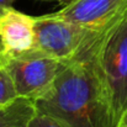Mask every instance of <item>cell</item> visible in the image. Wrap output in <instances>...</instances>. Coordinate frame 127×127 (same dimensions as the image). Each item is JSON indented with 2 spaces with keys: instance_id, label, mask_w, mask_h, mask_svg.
Returning a JSON list of instances; mask_svg holds the SVG:
<instances>
[{
  "instance_id": "cell-1",
  "label": "cell",
  "mask_w": 127,
  "mask_h": 127,
  "mask_svg": "<svg viewBox=\"0 0 127 127\" xmlns=\"http://www.w3.org/2000/svg\"><path fill=\"white\" fill-rule=\"evenodd\" d=\"M89 47L64 63L52 89L35 102L36 109L67 127H116Z\"/></svg>"
},
{
  "instance_id": "cell-2",
  "label": "cell",
  "mask_w": 127,
  "mask_h": 127,
  "mask_svg": "<svg viewBox=\"0 0 127 127\" xmlns=\"http://www.w3.org/2000/svg\"><path fill=\"white\" fill-rule=\"evenodd\" d=\"M88 53L117 126L127 110V4L96 32Z\"/></svg>"
},
{
  "instance_id": "cell-3",
  "label": "cell",
  "mask_w": 127,
  "mask_h": 127,
  "mask_svg": "<svg viewBox=\"0 0 127 127\" xmlns=\"http://www.w3.org/2000/svg\"><path fill=\"white\" fill-rule=\"evenodd\" d=\"M0 63L10 74L19 97L36 102L52 89L65 62L32 48L21 53L0 49Z\"/></svg>"
},
{
  "instance_id": "cell-4",
  "label": "cell",
  "mask_w": 127,
  "mask_h": 127,
  "mask_svg": "<svg viewBox=\"0 0 127 127\" xmlns=\"http://www.w3.org/2000/svg\"><path fill=\"white\" fill-rule=\"evenodd\" d=\"M95 35L96 32L64 20L54 12L36 16L33 48L59 61L68 62L80 56Z\"/></svg>"
},
{
  "instance_id": "cell-5",
  "label": "cell",
  "mask_w": 127,
  "mask_h": 127,
  "mask_svg": "<svg viewBox=\"0 0 127 127\" xmlns=\"http://www.w3.org/2000/svg\"><path fill=\"white\" fill-rule=\"evenodd\" d=\"M127 4V0H70L54 14L80 27L97 32Z\"/></svg>"
},
{
  "instance_id": "cell-6",
  "label": "cell",
  "mask_w": 127,
  "mask_h": 127,
  "mask_svg": "<svg viewBox=\"0 0 127 127\" xmlns=\"http://www.w3.org/2000/svg\"><path fill=\"white\" fill-rule=\"evenodd\" d=\"M35 16L17 11L12 6L0 12V49L21 53L35 47Z\"/></svg>"
},
{
  "instance_id": "cell-7",
  "label": "cell",
  "mask_w": 127,
  "mask_h": 127,
  "mask_svg": "<svg viewBox=\"0 0 127 127\" xmlns=\"http://www.w3.org/2000/svg\"><path fill=\"white\" fill-rule=\"evenodd\" d=\"M36 112L33 101L19 97L12 104L0 107V127H29Z\"/></svg>"
},
{
  "instance_id": "cell-8",
  "label": "cell",
  "mask_w": 127,
  "mask_h": 127,
  "mask_svg": "<svg viewBox=\"0 0 127 127\" xmlns=\"http://www.w3.org/2000/svg\"><path fill=\"white\" fill-rule=\"evenodd\" d=\"M19 99L16 88L14 82L7 73V70L4 68V65L0 63V107L7 106L16 101Z\"/></svg>"
},
{
  "instance_id": "cell-9",
  "label": "cell",
  "mask_w": 127,
  "mask_h": 127,
  "mask_svg": "<svg viewBox=\"0 0 127 127\" xmlns=\"http://www.w3.org/2000/svg\"><path fill=\"white\" fill-rule=\"evenodd\" d=\"M29 127H67V126L63 125L62 122H59L58 120H56L54 117L37 111L36 115L33 116V119L31 120Z\"/></svg>"
},
{
  "instance_id": "cell-10",
  "label": "cell",
  "mask_w": 127,
  "mask_h": 127,
  "mask_svg": "<svg viewBox=\"0 0 127 127\" xmlns=\"http://www.w3.org/2000/svg\"><path fill=\"white\" fill-rule=\"evenodd\" d=\"M14 1H15V0H0V12H1L2 10H5V9L12 6Z\"/></svg>"
},
{
  "instance_id": "cell-11",
  "label": "cell",
  "mask_w": 127,
  "mask_h": 127,
  "mask_svg": "<svg viewBox=\"0 0 127 127\" xmlns=\"http://www.w3.org/2000/svg\"><path fill=\"white\" fill-rule=\"evenodd\" d=\"M116 127H127V110L122 114V116L120 117V120H119Z\"/></svg>"
},
{
  "instance_id": "cell-12",
  "label": "cell",
  "mask_w": 127,
  "mask_h": 127,
  "mask_svg": "<svg viewBox=\"0 0 127 127\" xmlns=\"http://www.w3.org/2000/svg\"><path fill=\"white\" fill-rule=\"evenodd\" d=\"M42 1H51V0H42ZM54 1H58V2H64V0H54Z\"/></svg>"
}]
</instances>
